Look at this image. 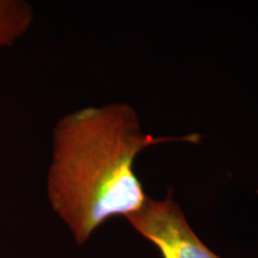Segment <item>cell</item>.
Listing matches in <instances>:
<instances>
[{
  "label": "cell",
  "mask_w": 258,
  "mask_h": 258,
  "mask_svg": "<svg viewBox=\"0 0 258 258\" xmlns=\"http://www.w3.org/2000/svg\"><path fill=\"white\" fill-rule=\"evenodd\" d=\"M199 144L200 134L153 137L144 133L127 103L85 106L56 122L46 178L50 208L77 244H86L101 226L133 214L148 196L134 172L141 151L157 144Z\"/></svg>",
  "instance_id": "1"
},
{
  "label": "cell",
  "mask_w": 258,
  "mask_h": 258,
  "mask_svg": "<svg viewBox=\"0 0 258 258\" xmlns=\"http://www.w3.org/2000/svg\"><path fill=\"white\" fill-rule=\"evenodd\" d=\"M171 192L169 190L164 200L147 198L143 207L125 219L159 250L163 258H221L192 231Z\"/></svg>",
  "instance_id": "2"
},
{
  "label": "cell",
  "mask_w": 258,
  "mask_h": 258,
  "mask_svg": "<svg viewBox=\"0 0 258 258\" xmlns=\"http://www.w3.org/2000/svg\"><path fill=\"white\" fill-rule=\"evenodd\" d=\"M34 10L24 0H0V51L15 46L34 23Z\"/></svg>",
  "instance_id": "3"
}]
</instances>
